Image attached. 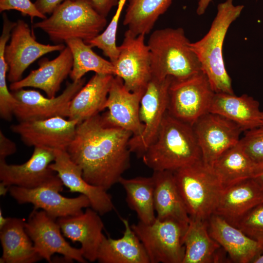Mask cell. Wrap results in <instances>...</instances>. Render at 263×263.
I'll return each instance as SVG.
<instances>
[{"instance_id":"obj_1","label":"cell","mask_w":263,"mask_h":263,"mask_svg":"<svg viewBox=\"0 0 263 263\" xmlns=\"http://www.w3.org/2000/svg\"><path fill=\"white\" fill-rule=\"evenodd\" d=\"M131 132L107 126L96 114L79 123L66 151L89 184L108 190L130 167Z\"/></svg>"},{"instance_id":"obj_2","label":"cell","mask_w":263,"mask_h":263,"mask_svg":"<svg viewBox=\"0 0 263 263\" xmlns=\"http://www.w3.org/2000/svg\"><path fill=\"white\" fill-rule=\"evenodd\" d=\"M142 159L153 171L174 172L202 161L192 125L166 113L155 138Z\"/></svg>"},{"instance_id":"obj_3","label":"cell","mask_w":263,"mask_h":263,"mask_svg":"<svg viewBox=\"0 0 263 263\" xmlns=\"http://www.w3.org/2000/svg\"><path fill=\"white\" fill-rule=\"evenodd\" d=\"M244 8L243 5H235L233 0L220 3L208 32L199 40L190 43L202 71L216 93L234 94L231 79L224 61L223 46L228 28L240 16Z\"/></svg>"},{"instance_id":"obj_4","label":"cell","mask_w":263,"mask_h":263,"mask_svg":"<svg viewBox=\"0 0 263 263\" xmlns=\"http://www.w3.org/2000/svg\"><path fill=\"white\" fill-rule=\"evenodd\" d=\"M190 43L182 28L154 31L147 42L152 77L164 79L170 76L174 80H181L202 72Z\"/></svg>"},{"instance_id":"obj_5","label":"cell","mask_w":263,"mask_h":263,"mask_svg":"<svg viewBox=\"0 0 263 263\" xmlns=\"http://www.w3.org/2000/svg\"><path fill=\"white\" fill-rule=\"evenodd\" d=\"M107 22L106 18L96 11L91 0H66L49 18L33 27L42 30L56 43L73 38L86 42L100 34Z\"/></svg>"},{"instance_id":"obj_6","label":"cell","mask_w":263,"mask_h":263,"mask_svg":"<svg viewBox=\"0 0 263 263\" xmlns=\"http://www.w3.org/2000/svg\"><path fill=\"white\" fill-rule=\"evenodd\" d=\"M173 174L190 218L207 221L214 213L224 189L212 168L201 161Z\"/></svg>"},{"instance_id":"obj_7","label":"cell","mask_w":263,"mask_h":263,"mask_svg":"<svg viewBox=\"0 0 263 263\" xmlns=\"http://www.w3.org/2000/svg\"><path fill=\"white\" fill-rule=\"evenodd\" d=\"M187 227L173 220L156 218L150 224L139 221L131 225L150 263H182L185 251L183 239Z\"/></svg>"},{"instance_id":"obj_8","label":"cell","mask_w":263,"mask_h":263,"mask_svg":"<svg viewBox=\"0 0 263 263\" xmlns=\"http://www.w3.org/2000/svg\"><path fill=\"white\" fill-rule=\"evenodd\" d=\"M215 92L202 71L186 79H172L169 90L168 113L193 125L209 112Z\"/></svg>"},{"instance_id":"obj_9","label":"cell","mask_w":263,"mask_h":263,"mask_svg":"<svg viewBox=\"0 0 263 263\" xmlns=\"http://www.w3.org/2000/svg\"><path fill=\"white\" fill-rule=\"evenodd\" d=\"M173 78L164 79L152 77L142 96L139 117L144 125L141 136L132 137L129 147L131 152L142 157L156 137L161 123L168 111L169 90Z\"/></svg>"},{"instance_id":"obj_10","label":"cell","mask_w":263,"mask_h":263,"mask_svg":"<svg viewBox=\"0 0 263 263\" xmlns=\"http://www.w3.org/2000/svg\"><path fill=\"white\" fill-rule=\"evenodd\" d=\"M145 37L127 29L118 46L117 59L113 63L114 76L121 78L131 92L144 91L152 77L150 52Z\"/></svg>"},{"instance_id":"obj_11","label":"cell","mask_w":263,"mask_h":263,"mask_svg":"<svg viewBox=\"0 0 263 263\" xmlns=\"http://www.w3.org/2000/svg\"><path fill=\"white\" fill-rule=\"evenodd\" d=\"M85 82L84 78L67 82L62 94L53 98L44 96L35 90L21 89L15 91L13 94L18 103L14 115L19 122L58 116L68 117L70 103Z\"/></svg>"},{"instance_id":"obj_12","label":"cell","mask_w":263,"mask_h":263,"mask_svg":"<svg viewBox=\"0 0 263 263\" xmlns=\"http://www.w3.org/2000/svg\"><path fill=\"white\" fill-rule=\"evenodd\" d=\"M56 220L43 210L33 209L30 213L25 230L38 254L49 263L56 253L62 255L67 262L75 260L80 263H87L81 248L72 247L63 238Z\"/></svg>"},{"instance_id":"obj_13","label":"cell","mask_w":263,"mask_h":263,"mask_svg":"<svg viewBox=\"0 0 263 263\" xmlns=\"http://www.w3.org/2000/svg\"><path fill=\"white\" fill-rule=\"evenodd\" d=\"M192 127L202 161L210 167L221 155L239 142L244 132L231 120L211 112L201 117Z\"/></svg>"},{"instance_id":"obj_14","label":"cell","mask_w":263,"mask_h":263,"mask_svg":"<svg viewBox=\"0 0 263 263\" xmlns=\"http://www.w3.org/2000/svg\"><path fill=\"white\" fill-rule=\"evenodd\" d=\"M78 123L77 120L58 116L19 122L11 125L10 129L28 146L54 151L66 150Z\"/></svg>"},{"instance_id":"obj_15","label":"cell","mask_w":263,"mask_h":263,"mask_svg":"<svg viewBox=\"0 0 263 263\" xmlns=\"http://www.w3.org/2000/svg\"><path fill=\"white\" fill-rule=\"evenodd\" d=\"M9 43L4 49V57L8 65L7 78L11 83L21 79L25 70L38 58L48 53L61 52L65 46L39 43L24 20L19 19L13 28Z\"/></svg>"},{"instance_id":"obj_16","label":"cell","mask_w":263,"mask_h":263,"mask_svg":"<svg viewBox=\"0 0 263 263\" xmlns=\"http://www.w3.org/2000/svg\"><path fill=\"white\" fill-rule=\"evenodd\" d=\"M63 184L25 188L16 186L9 187L10 195L20 204L30 203L34 209H42L52 218L75 215L83 212V208L91 207L89 199L80 194L77 197L67 198L59 193Z\"/></svg>"},{"instance_id":"obj_17","label":"cell","mask_w":263,"mask_h":263,"mask_svg":"<svg viewBox=\"0 0 263 263\" xmlns=\"http://www.w3.org/2000/svg\"><path fill=\"white\" fill-rule=\"evenodd\" d=\"M55 158V151L35 147L29 159L21 165H9L5 160H0L1 183L25 188L63 184L57 173L49 168Z\"/></svg>"},{"instance_id":"obj_18","label":"cell","mask_w":263,"mask_h":263,"mask_svg":"<svg viewBox=\"0 0 263 263\" xmlns=\"http://www.w3.org/2000/svg\"><path fill=\"white\" fill-rule=\"evenodd\" d=\"M144 91H129L122 79L114 76L104 107L108 111L101 115L104 123L128 131L133 138L141 136L144 125L140 120L139 109Z\"/></svg>"},{"instance_id":"obj_19","label":"cell","mask_w":263,"mask_h":263,"mask_svg":"<svg viewBox=\"0 0 263 263\" xmlns=\"http://www.w3.org/2000/svg\"><path fill=\"white\" fill-rule=\"evenodd\" d=\"M55 160L49 168L57 173L70 191L85 195L90 200L91 207L99 215L105 214L114 208L107 190L88 183L82 176L81 169L72 160L66 150H55Z\"/></svg>"},{"instance_id":"obj_20","label":"cell","mask_w":263,"mask_h":263,"mask_svg":"<svg viewBox=\"0 0 263 263\" xmlns=\"http://www.w3.org/2000/svg\"><path fill=\"white\" fill-rule=\"evenodd\" d=\"M99 214L90 207L75 215L57 219L63 235L81 244L84 258L90 262L97 260V253L104 235V224Z\"/></svg>"},{"instance_id":"obj_21","label":"cell","mask_w":263,"mask_h":263,"mask_svg":"<svg viewBox=\"0 0 263 263\" xmlns=\"http://www.w3.org/2000/svg\"><path fill=\"white\" fill-rule=\"evenodd\" d=\"M210 236L236 263H249L263 253V247L237 226L213 214L207 221Z\"/></svg>"},{"instance_id":"obj_22","label":"cell","mask_w":263,"mask_h":263,"mask_svg":"<svg viewBox=\"0 0 263 263\" xmlns=\"http://www.w3.org/2000/svg\"><path fill=\"white\" fill-rule=\"evenodd\" d=\"M38 69L32 71L25 78L11 83L10 89L15 91L25 87H33L43 91L49 98L56 97L63 80L70 74L73 57L67 46L59 55L52 60L43 58L38 61Z\"/></svg>"},{"instance_id":"obj_23","label":"cell","mask_w":263,"mask_h":263,"mask_svg":"<svg viewBox=\"0 0 263 263\" xmlns=\"http://www.w3.org/2000/svg\"><path fill=\"white\" fill-rule=\"evenodd\" d=\"M263 203V189L252 178L223 189L214 213L236 226L251 209Z\"/></svg>"},{"instance_id":"obj_24","label":"cell","mask_w":263,"mask_h":263,"mask_svg":"<svg viewBox=\"0 0 263 263\" xmlns=\"http://www.w3.org/2000/svg\"><path fill=\"white\" fill-rule=\"evenodd\" d=\"M209 112L219 114L239 125L244 132L263 126V111L259 102L244 94L215 93Z\"/></svg>"},{"instance_id":"obj_25","label":"cell","mask_w":263,"mask_h":263,"mask_svg":"<svg viewBox=\"0 0 263 263\" xmlns=\"http://www.w3.org/2000/svg\"><path fill=\"white\" fill-rule=\"evenodd\" d=\"M151 176L156 218L173 220L187 227L190 217L177 187L173 172L153 171Z\"/></svg>"},{"instance_id":"obj_26","label":"cell","mask_w":263,"mask_h":263,"mask_svg":"<svg viewBox=\"0 0 263 263\" xmlns=\"http://www.w3.org/2000/svg\"><path fill=\"white\" fill-rule=\"evenodd\" d=\"M113 77L95 73L72 99L68 119L80 123L103 111Z\"/></svg>"},{"instance_id":"obj_27","label":"cell","mask_w":263,"mask_h":263,"mask_svg":"<svg viewBox=\"0 0 263 263\" xmlns=\"http://www.w3.org/2000/svg\"><path fill=\"white\" fill-rule=\"evenodd\" d=\"M125 229L117 239L104 236L97 253L100 263H150L147 252L128 219L122 218Z\"/></svg>"},{"instance_id":"obj_28","label":"cell","mask_w":263,"mask_h":263,"mask_svg":"<svg viewBox=\"0 0 263 263\" xmlns=\"http://www.w3.org/2000/svg\"><path fill=\"white\" fill-rule=\"evenodd\" d=\"M182 263H212L223 261L221 246L210 236L207 221L190 218L185 233Z\"/></svg>"},{"instance_id":"obj_29","label":"cell","mask_w":263,"mask_h":263,"mask_svg":"<svg viewBox=\"0 0 263 263\" xmlns=\"http://www.w3.org/2000/svg\"><path fill=\"white\" fill-rule=\"evenodd\" d=\"M25 223L22 219L9 218L0 228L2 248L0 263H33L42 259L25 230Z\"/></svg>"},{"instance_id":"obj_30","label":"cell","mask_w":263,"mask_h":263,"mask_svg":"<svg viewBox=\"0 0 263 263\" xmlns=\"http://www.w3.org/2000/svg\"><path fill=\"white\" fill-rule=\"evenodd\" d=\"M255 164L239 142L221 155L210 167L225 188L251 178Z\"/></svg>"},{"instance_id":"obj_31","label":"cell","mask_w":263,"mask_h":263,"mask_svg":"<svg viewBox=\"0 0 263 263\" xmlns=\"http://www.w3.org/2000/svg\"><path fill=\"white\" fill-rule=\"evenodd\" d=\"M123 24L135 35L149 34L173 0H127Z\"/></svg>"},{"instance_id":"obj_32","label":"cell","mask_w":263,"mask_h":263,"mask_svg":"<svg viewBox=\"0 0 263 263\" xmlns=\"http://www.w3.org/2000/svg\"><path fill=\"white\" fill-rule=\"evenodd\" d=\"M119 183L125 191L128 206L136 212L139 221L145 224L152 223L156 219L152 177L129 179L122 177Z\"/></svg>"},{"instance_id":"obj_33","label":"cell","mask_w":263,"mask_h":263,"mask_svg":"<svg viewBox=\"0 0 263 263\" xmlns=\"http://www.w3.org/2000/svg\"><path fill=\"white\" fill-rule=\"evenodd\" d=\"M70 49L73 65L70 74L73 81L79 80L89 72L115 75L114 68L110 60L96 54L92 47L80 38H73L65 42Z\"/></svg>"},{"instance_id":"obj_34","label":"cell","mask_w":263,"mask_h":263,"mask_svg":"<svg viewBox=\"0 0 263 263\" xmlns=\"http://www.w3.org/2000/svg\"><path fill=\"white\" fill-rule=\"evenodd\" d=\"M127 0H119L116 11L104 31L93 39L85 42L92 48L97 47L109 58L112 63L115 61L118 54L116 44V34L121 12Z\"/></svg>"},{"instance_id":"obj_35","label":"cell","mask_w":263,"mask_h":263,"mask_svg":"<svg viewBox=\"0 0 263 263\" xmlns=\"http://www.w3.org/2000/svg\"><path fill=\"white\" fill-rule=\"evenodd\" d=\"M236 226L263 247V203L248 211Z\"/></svg>"},{"instance_id":"obj_36","label":"cell","mask_w":263,"mask_h":263,"mask_svg":"<svg viewBox=\"0 0 263 263\" xmlns=\"http://www.w3.org/2000/svg\"><path fill=\"white\" fill-rule=\"evenodd\" d=\"M239 143L254 163L263 161V126L245 131Z\"/></svg>"},{"instance_id":"obj_37","label":"cell","mask_w":263,"mask_h":263,"mask_svg":"<svg viewBox=\"0 0 263 263\" xmlns=\"http://www.w3.org/2000/svg\"><path fill=\"white\" fill-rule=\"evenodd\" d=\"M11 10L19 11L22 15L29 16L32 21L35 17L42 19L47 18L30 0H0V12Z\"/></svg>"},{"instance_id":"obj_38","label":"cell","mask_w":263,"mask_h":263,"mask_svg":"<svg viewBox=\"0 0 263 263\" xmlns=\"http://www.w3.org/2000/svg\"><path fill=\"white\" fill-rule=\"evenodd\" d=\"M17 151L16 144L7 137L1 130L0 131V160L5 158Z\"/></svg>"},{"instance_id":"obj_39","label":"cell","mask_w":263,"mask_h":263,"mask_svg":"<svg viewBox=\"0 0 263 263\" xmlns=\"http://www.w3.org/2000/svg\"><path fill=\"white\" fill-rule=\"evenodd\" d=\"M66 0H36L34 2L37 9L42 14H52L55 10Z\"/></svg>"},{"instance_id":"obj_40","label":"cell","mask_w":263,"mask_h":263,"mask_svg":"<svg viewBox=\"0 0 263 263\" xmlns=\"http://www.w3.org/2000/svg\"><path fill=\"white\" fill-rule=\"evenodd\" d=\"M96 11L106 18L112 9L117 5L119 0H91Z\"/></svg>"},{"instance_id":"obj_41","label":"cell","mask_w":263,"mask_h":263,"mask_svg":"<svg viewBox=\"0 0 263 263\" xmlns=\"http://www.w3.org/2000/svg\"><path fill=\"white\" fill-rule=\"evenodd\" d=\"M252 178L263 189V161L256 163Z\"/></svg>"},{"instance_id":"obj_42","label":"cell","mask_w":263,"mask_h":263,"mask_svg":"<svg viewBox=\"0 0 263 263\" xmlns=\"http://www.w3.org/2000/svg\"><path fill=\"white\" fill-rule=\"evenodd\" d=\"M212 0H198L196 13L198 15L205 13Z\"/></svg>"},{"instance_id":"obj_43","label":"cell","mask_w":263,"mask_h":263,"mask_svg":"<svg viewBox=\"0 0 263 263\" xmlns=\"http://www.w3.org/2000/svg\"><path fill=\"white\" fill-rule=\"evenodd\" d=\"M9 218L3 216L2 210H0V228H2L8 222Z\"/></svg>"},{"instance_id":"obj_44","label":"cell","mask_w":263,"mask_h":263,"mask_svg":"<svg viewBox=\"0 0 263 263\" xmlns=\"http://www.w3.org/2000/svg\"><path fill=\"white\" fill-rule=\"evenodd\" d=\"M0 195H4L7 191H9V187L7 186L0 182Z\"/></svg>"},{"instance_id":"obj_45","label":"cell","mask_w":263,"mask_h":263,"mask_svg":"<svg viewBox=\"0 0 263 263\" xmlns=\"http://www.w3.org/2000/svg\"><path fill=\"white\" fill-rule=\"evenodd\" d=\"M253 263H263V253L258 256L253 262Z\"/></svg>"}]
</instances>
